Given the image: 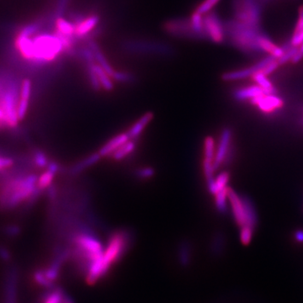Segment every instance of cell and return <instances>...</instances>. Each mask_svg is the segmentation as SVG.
<instances>
[{
	"label": "cell",
	"mask_w": 303,
	"mask_h": 303,
	"mask_svg": "<svg viewBox=\"0 0 303 303\" xmlns=\"http://www.w3.org/2000/svg\"><path fill=\"white\" fill-rule=\"evenodd\" d=\"M95 62H91V63H87V73H88V78H89V84L91 85L93 89L95 91H100L101 88V85L100 84V81L98 78L97 74L95 72Z\"/></svg>",
	"instance_id": "4316f807"
},
{
	"label": "cell",
	"mask_w": 303,
	"mask_h": 303,
	"mask_svg": "<svg viewBox=\"0 0 303 303\" xmlns=\"http://www.w3.org/2000/svg\"><path fill=\"white\" fill-rule=\"evenodd\" d=\"M215 141L212 136H207L204 141V159L214 161L215 158Z\"/></svg>",
	"instance_id": "f546056e"
},
{
	"label": "cell",
	"mask_w": 303,
	"mask_h": 303,
	"mask_svg": "<svg viewBox=\"0 0 303 303\" xmlns=\"http://www.w3.org/2000/svg\"><path fill=\"white\" fill-rule=\"evenodd\" d=\"M297 238L299 241H303V233H298Z\"/></svg>",
	"instance_id": "f907efd6"
},
{
	"label": "cell",
	"mask_w": 303,
	"mask_h": 303,
	"mask_svg": "<svg viewBox=\"0 0 303 303\" xmlns=\"http://www.w3.org/2000/svg\"><path fill=\"white\" fill-rule=\"evenodd\" d=\"M14 164V159H11V158L0 156V171L8 169V168H11Z\"/></svg>",
	"instance_id": "7bdbcfd3"
},
{
	"label": "cell",
	"mask_w": 303,
	"mask_h": 303,
	"mask_svg": "<svg viewBox=\"0 0 303 303\" xmlns=\"http://www.w3.org/2000/svg\"><path fill=\"white\" fill-rule=\"evenodd\" d=\"M31 161L33 164L34 167L36 169H41V170L47 169L48 164L50 163L48 155L44 152L38 150V149H36L32 153Z\"/></svg>",
	"instance_id": "7402d4cb"
},
{
	"label": "cell",
	"mask_w": 303,
	"mask_h": 303,
	"mask_svg": "<svg viewBox=\"0 0 303 303\" xmlns=\"http://www.w3.org/2000/svg\"><path fill=\"white\" fill-rule=\"evenodd\" d=\"M101 158H102V157L100 156L99 152H98V153H92V154L88 156L86 158L82 159L81 161L74 164V165L71 168L70 173H71L72 175H78V174H80L81 172H83V171L87 170V169H89V167H92V166H94L95 164H97L98 162L100 161Z\"/></svg>",
	"instance_id": "e0dca14e"
},
{
	"label": "cell",
	"mask_w": 303,
	"mask_h": 303,
	"mask_svg": "<svg viewBox=\"0 0 303 303\" xmlns=\"http://www.w3.org/2000/svg\"><path fill=\"white\" fill-rule=\"evenodd\" d=\"M47 170H49L51 172L54 173V174H57L60 170V166L56 162L50 161V163L48 164Z\"/></svg>",
	"instance_id": "7dc6e473"
},
{
	"label": "cell",
	"mask_w": 303,
	"mask_h": 303,
	"mask_svg": "<svg viewBox=\"0 0 303 303\" xmlns=\"http://www.w3.org/2000/svg\"><path fill=\"white\" fill-rule=\"evenodd\" d=\"M251 238H252V229L247 226H242L241 231V242L242 244H249Z\"/></svg>",
	"instance_id": "ab89813d"
},
{
	"label": "cell",
	"mask_w": 303,
	"mask_h": 303,
	"mask_svg": "<svg viewBox=\"0 0 303 303\" xmlns=\"http://www.w3.org/2000/svg\"><path fill=\"white\" fill-rule=\"evenodd\" d=\"M61 303H74V302L70 297L66 295V294H64L63 298L61 299Z\"/></svg>",
	"instance_id": "c3c4849f"
},
{
	"label": "cell",
	"mask_w": 303,
	"mask_h": 303,
	"mask_svg": "<svg viewBox=\"0 0 303 303\" xmlns=\"http://www.w3.org/2000/svg\"><path fill=\"white\" fill-rule=\"evenodd\" d=\"M69 0H59L58 3H57L56 10L54 12V15L57 18L59 17H62V14H64V12L66 10L67 8V3H68Z\"/></svg>",
	"instance_id": "60d3db41"
},
{
	"label": "cell",
	"mask_w": 303,
	"mask_h": 303,
	"mask_svg": "<svg viewBox=\"0 0 303 303\" xmlns=\"http://www.w3.org/2000/svg\"><path fill=\"white\" fill-rule=\"evenodd\" d=\"M128 237L124 232H116L109 239L107 247L104 249L101 258V269L103 275L108 272L112 264L118 261L128 247Z\"/></svg>",
	"instance_id": "3957f363"
},
{
	"label": "cell",
	"mask_w": 303,
	"mask_h": 303,
	"mask_svg": "<svg viewBox=\"0 0 303 303\" xmlns=\"http://www.w3.org/2000/svg\"><path fill=\"white\" fill-rule=\"evenodd\" d=\"M95 69L98 78H99V81H100L101 88L105 89L106 91H112L114 89V84L112 82V77L108 75L106 71L100 66H99L98 64L97 65L95 64Z\"/></svg>",
	"instance_id": "ffe728a7"
},
{
	"label": "cell",
	"mask_w": 303,
	"mask_h": 303,
	"mask_svg": "<svg viewBox=\"0 0 303 303\" xmlns=\"http://www.w3.org/2000/svg\"><path fill=\"white\" fill-rule=\"evenodd\" d=\"M279 65L280 64H279L278 61H276V59H275V60L270 62V63L268 64L267 66H265L263 69L260 70L258 72H260V73L265 76L269 75V74L274 72L278 67Z\"/></svg>",
	"instance_id": "b9f144b4"
},
{
	"label": "cell",
	"mask_w": 303,
	"mask_h": 303,
	"mask_svg": "<svg viewBox=\"0 0 303 303\" xmlns=\"http://www.w3.org/2000/svg\"><path fill=\"white\" fill-rule=\"evenodd\" d=\"M204 23H205L206 34L209 38L216 43L223 42L224 39L223 25L217 14L214 13L207 14L204 18Z\"/></svg>",
	"instance_id": "52a82bcc"
},
{
	"label": "cell",
	"mask_w": 303,
	"mask_h": 303,
	"mask_svg": "<svg viewBox=\"0 0 303 303\" xmlns=\"http://www.w3.org/2000/svg\"><path fill=\"white\" fill-rule=\"evenodd\" d=\"M136 148V140L130 139L118 148L111 157L115 161H121L133 153Z\"/></svg>",
	"instance_id": "ac0fdd59"
},
{
	"label": "cell",
	"mask_w": 303,
	"mask_h": 303,
	"mask_svg": "<svg viewBox=\"0 0 303 303\" xmlns=\"http://www.w3.org/2000/svg\"><path fill=\"white\" fill-rule=\"evenodd\" d=\"M179 261L180 264L186 267L190 262V257H191V247L188 242H182L179 247Z\"/></svg>",
	"instance_id": "603a6c76"
},
{
	"label": "cell",
	"mask_w": 303,
	"mask_h": 303,
	"mask_svg": "<svg viewBox=\"0 0 303 303\" xmlns=\"http://www.w3.org/2000/svg\"><path fill=\"white\" fill-rule=\"evenodd\" d=\"M0 121L3 122L6 125V127L8 128L7 124H6L5 116H4V113H3V110L1 109V107H0Z\"/></svg>",
	"instance_id": "681fc988"
},
{
	"label": "cell",
	"mask_w": 303,
	"mask_h": 303,
	"mask_svg": "<svg viewBox=\"0 0 303 303\" xmlns=\"http://www.w3.org/2000/svg\"><path fill=\"white\" fill-rule=\"evenodd\" d=\"M3 233L8 237L18 236L20 233V228L16 225L7 226L3 229Z\"/></svg>",
	"instance_id": "ee69618b"
},
{
	"label": "cell",
	"mask_w": 303,
	"mask_h": 303,
	"mask_svg": "<svg viewBox=\"0 0 303 303\" xmlns=\"http://www.w3.org/2000/svg\"><path fill=\"white\" fill-rule=\"evenodd\" d=\"M202 165H203V172L206 181L209 182V181L214 180L213 175H214L215 170L214 167H213V162L209 160V159H204Z\"/></svg>",
	"instance_id": "8d00e7d4"
},
{
	"label": "cell",
	"mask_w": 303,
	"mask_h": 303,
	"mask_svg": "<svg viewBox=\"0 0 303 303\" xmlns=\"http://www.w3.org/2000/svg\"><path fill=\"white\" fill-rule=\"evenodd\" d=\"M229 181V174L228 172H223L215 180L216 186H217V192L221 189L226 188V185Z\"/></svg>",
	"instance_id": "f35d334b"
},
{
	"label": "cell",
	"mask_w": 303,
	"mask_h": 303,
	"mask_svg": "<svg viewBox=\"0 0 303 303\" xmlns=\"http://www.w3.org/2000/svg\"><path fill=\"white\" fill-rule=\"evenodd\" d=\"M100 22V17L95 14L86 17L83 21H81L75 26V36L78 38H83L88 36Z\"/></svg>",
	"instance_id": "9a60e30c"
},
{
	"label": "cell",
	"mask_w": 303,
	"mask_h": 303,
	"mask_svg": "<svg viewBox=\"0 0 303 303\" xmlns=\"http://www.w3.org/2000/svg\"><path fill=\"white\" fill-rule=\"evenodd\" d=\"M303 59V43L301 45V48H298V53H296L295 56L293 57L292 61L293 63H298Z\"/></svg>",
	"instance_id": "bcb514c9"
},
{
	"label": "cell",
	"mask_w": 303,
	"mask_h": 303,
	"mask_svg": "<svg viewBox=\"0 0 303 303\" xmlns=\"http://www.w3.org/2000/svg\"><path fill=\"white\" fill-rule=\"evenodd\" d=\"M56 176V174L47 170L46 172L42 173V175L37 179L36 187L41 189L42 191L48 189L53 184V180Z\"/></svg>",
	"instance_id": "cb8c5ba5"
},
{
	"label": "cell",
	"mask_w": 303,
	"mask_h": 303,
	"mask_svg": "<svg viewBox=\"0 0 303 303\" xmlns=\"http://www.w3.org/2000/svg\"><path fill=\"white\" fill-rule=\"evenodd\" d=\"M33 39V59L31 63L42 66L55 61L64 52L61 40L55 34H36Z\"/></svg>",
	"instance_id": "6da1fadb"
},
{
	"label": "cell",
	"mask_w": 303,
	"mask_h": 303,
	"mask_svg": "<svg viewBox=\"0 0 303 303\" xmlns=\"http://www.w3.org/2000/svg\"><path fill=\"white\" fill-rule=\"evenodd\" d=\"M129 140H130V138H129L126 132L118 134L106 142V144L100 148L99 153L102 158L103 157H108V156L111 157L118 148L121 147L125 142H128Z\"/></svg>",
	"instance_id": "4fadbf2b"
},
{
	"label": "cell",
	"mask_w": 303,
	"mask_h": 303,
	"mask_svg": "<svg viewBox=\"0 0 303 303\" xmlns=\"http://www.w3.org/2000/svg\"><path fill=\"white\" fill-rule=\"evenodd\" d=\"M72 242L75 245V255L86 262V272L89 265L103 255L105 248L102 243L96 237L88 233H79L73 236Z\"/></svg>",
	"instance_id": "7a4b0ae2"
},
{
	"label": "cell",
	"mask_w": 303,
	"mask_h": 303,
	"mask_svg": "<svg viewBox=\"0 0 303 303\" xmlns=\"http://www.w3.org/2000/svg\"><path fill=\"white\" fill-rule=\"evenodd\" d=\"M18 271L12 267L7 272L4 282V303H16Z\"/></svg>",
	"instance_id": "9c48e42d"
},
{
	"label": "cell",
	"mask_w": 303,
	"mask_h": 303,
	"mask_svg": "<svg viewBox=\"0 0 303 303\" xmlns=\"http://www.w3.org/2000/svg\"><path fill=\"white\" fill-rule=\"evenodd\" d=\"M230 141H231V131L229 129H225L223 131L218 149L215 154L214 161H213V167L215 170H217L220 167V165L225 160L226 156L228 153Z\"/></svg>",
	"instance_id": "30bf717a"
},
{
	"label": "cell",
	"mask_w": 303,
	"mask_h": 303,
	"mask_svg": "<svg viewBox=\"0 0 303 303\" xmlns=\"http://www.w3.org/2000/svg\"><path fill=\"white\" fill-rule=\"evenodd\" d=\"M153 118H154V113L152 112H146L144 115H142L126 132L129 138L131 140L137 139L144 131L146 127L153 120Z\"/></svg>",
	"instance_id": "7c38bea8"
},
{
	"label": "cell",
	"mask_w": 303,
	"mask_h": 303,
	"mask_svg": "<svg viewBox=\"0 0 303 303\" xmlns=\"http://www.w3.org/2000/svg\"><path fill=\"white\" fill-rule=\"evenodd\" d=\"M0 259L4 262H8L11 259V253L2 245H0Z\"/></svg>",
	"instance_id": "f6af8a7d"
},
{
	"label": "cell",
	"mask_w": 303,
	"mask_h": 303,
	"mask_svg": "<svg viewBox=\"0 0 303 303\" xmlns=\"http://www.w3.org/2000/svg\"><path fill=\"white\" fill-rule=\"evenodd\" d=\"M215 195H216V206L218 211L221 212H225L227 208L226 199L228 197V187L221 189Z\"/></svg>",
	"instance_id": "d6a6232c"
},
{
	"label": "cell",
	"mask_w": 303,
	"mask_h": 303,
	"mask_svg": "<svg viewBox=\"0 0 303 303\" xmlns=\"http://www.w3.org/2000/svg\"><path fill=\"white\" fill-rule=\"evenodd\" d=\"M34 280L36 283L39 284L41 287L48 288V290L53 289L54 287L53 281L48 280V277L45 275L44 270H36V271H35Z\"/></svg>",
	"instance_id": "1f68e13d"
},
{
	"label": "cell",
	"mask_w": 303,
	"mask_h": 303,
	"mask_svg": "<svg viewBox=\"0 0 303 303\" xmlns=\"http://www.w3.org/2000/svg\"><path fill=\"white\" fill-rule=\"evenodd\" d=\"M112 78L122 84H131L136 81V77L133 73L124 71H116V70L112 74Z\"/></svg>",
	"instance_id": "f1b7e54d"
},
{
	"label": "cell",
	"mask_w": 303,
	"mask_h": 303,
	"mask_svg": "<svg viewBox=\"0 0 303 303\" xmlns=\"http://www.w3.org/2000/svg\"><path fill=\"white\" fill-rule=\"evenodd\" d=\"M88 47L91 49L92 52L94 53L95 61H97L98 65L102 67V68L106 71V73H107L108 75L112 77V74H113L115 72L114 68L112 67L111 64L109 63L108 60L106 59L103 53L100 50V47L98 46L97 43L91 40V41H89V42H88Z\"/></svg>",
	"instance_id": "2e32d148"
},
{
	"label": "cell",
	"mask_w": 303,
	"mask_h": 303,
	"mask_svg": "<svg viewBox=\"0 0 303 303\" xmlns=\"http://www.w3.org/2000/svg\"><path fill=\"white\" fill-rule=\"evenodd\" d=\"M126 53L140 55H159L169 57L175 53L172 46L168 43L148 40H128L122 43Z\"/></svg>",
	"instance_id": "277c9868"
},
{
	"label": "cell",
	"mask_w": 303,
	"mask_h": 303,
	"mask_svg": "<svg viewBox=\"0 0 303 303\" xmlns=\"http://www.w3.org/2000/svg\"><path fill=\"white\" fill-rule=\"evenodd\" d=\"M64 292L59 288L50 289V292L44 297V303H61Z\"/></svg>",
	"instance_id": "4dcf8cb0"
},
{
	"label": "cell",
	"mask_w": 303,
	"mask_h": 303,
	"mask_svg": "<svg viewBox=\"0 0 303 303\" xmlns=\"http://www.w3.org/2000/svg\"><path fill=\"white\" fill-rule=\"evenodd\" d=\"M155 170L152 167H142L135 171V176L140 181H148L155 176Z\"/></svg>",
	"instance_id": "e575fe53"
},
{
	"label": "cell",
	"mask_w": 303,
	"mask_h": 303,
	"mask_svg": "<svg viewBox=\"0 0 303 303\" xmlns=\"http://www.w3.org/2000/svg\"><path fill=\"white\" fill-rule=\"evenodd\" d=\"M298 47H293L292 46L291 49L287 51V53H284L283 55L279 58L278 60H277L279 64L282 65V64L287 63V61H289L290 60H292L293 57L295 56L296 53H298Z\"/></svg>",
	"instance_id": "74e56055"
},
{
	"label": "cell",
	"mask_w": 303,
	"mask_h": 303,
	"mask_svg": "<svg viewBox=\"0 0 303 303\" xmlns=\"http://www.w3.org/2000/svg\"><path fill=\"white\" fill-rule=\"evenodd\" d=\"M219 1L220 0H205L202 3H200V5L198 6L195 11L200 14H206L209 11H211L212 8L215 5H217Z\"/></svg>",
	"instance_id": "d590c367"
},
{
	"label": "cell",
	"mask_w": 303,
	"mask_h": 303,
	"mask_svg": "<svg viewBox=\"0 0 303 303\" xmlns=\"http://www.w3.org/2000/svg\"><path fill=\"white\" fill-rule=\"evenodd\" d=\"M303 43V5L299 8V17L295 31L292 38L293 47H299Z\"/></svg>",
	"instance_id": "44dd1931"
},
{
	"label": "cell",
	"mask_w": 303,
	"mask_h": 303,
	"mask_svg": "<svg viewBox=\"0 0 303 303\" xmlns=\"http://www.w3.org/2000/svg\"><path fill=\"white\" fill-rule=\"evenodd\" d=\"M228 198L231 202L233 212L237 223L240 226H244L246 223L245 220L244 207L242 200H240L239 195H237L234 189L228 187Z\"/></svg>",
	"instance_id": "8fae6325"
},
{
	"label": "cell",
	"mask_w": 303,
	"mask_h": 303,
	"mask_svg": "<svg viewBox=\"0 0 303 303\" xmlns=\"http://www.w3.org/2000/svg\"><path fill=\"white\" fill-rule=\"evenodd\" d=\"M274 60H275V57H268V58L264 59V60H262L255 65H253V67H248L246 69L225 72L222 75V78L224 81H234L248 78L249 76L253 75V74H255L256 72H259L260 70L263 69L265 66H267L268 64L274 61Z\"/></svg>",
	"instance_id": "8992f818"
},
{
	"label": "cell",
	"mask_w": 303,
	"mask_h": 303,
	"mask_svg": "<svg viewBox=\"0 0 303 303\" xmlns=\"http://www.w3.org/2000/svg\"><path fill=\"white\" fill-rule=\"evenodd\" d=\"M253 104H258L259 108L264 112H272L275 108H280L283 106V102L279 98L274 95H259L253 99Z\"/></svg>",
	"instance_id": "5bb4252c"
},
{
	"label": "cell",
	"mask_w": 303,
	"mask_h": 303,
	"mask_svg": "<svg viewBox=\"0 0 303 303\" xmlns=\"http://www.w3.org/2000/svg\"><path fill=\"white\" fill-rule=\"evenodd\" d=\"M242 204L244 207L245 220H246L244 226L249 227L253 230V227L255 225V216L253 208L247 201H244V203Z\"/></svg>",
	"instance_id": "836d02e7"
},
{
	"label": "cell",
	"mask_w": 303,
	"mask_h": 303,
	"mask_svg": "<svg viewBox=\"0 0 303 303\" xmlns=\"http://www.w3.org/2000/svg\"><path fill=\"white\" fill-rule=\"evenodd\" d=\"M163 30L168 35L176 38L200 40V36L192 27L190 19L188 18H176L167 20L163 25Z\"/></svg>",
	"instance_id": "5b68a950"
},
{
	"label": "cell",
	"mask_w": 303,
	"mask_h": 303,
	"mask_svg": "<svg viewBox=\"0 0 303 303\" xmlns=\"http://www.w3.org/2000/svg\"><path fill=\"white\" fill-rule=\"evenodd\" d=\"M253 78L258 82L260 87L264 89V95H271L275 93V90L270 84V81L268 80L264 74H262L260 72H256L255 74H253Z\"/></svg>",
	"instance_id": "83f0119b"
},
{
	"label": "cell",
	"mask_w": 303,
	"mask_h": 303,
	"mask_svg": "<svg viewBox=\"0 0 303 303\" xmlns=\"http://www.w3.org/2000/svg\"><path fill=\"white\" fill-rule=\"evenodd\" d=\"M32 84L29 78H25L21 82L20 85V99L17 107V115L19 121H22L26 116L31 99Z\"/></svg>",
	"instance_id": "ba28073f"
},
{
	"label": "cell",
	"mask_w": 303,
	"mask_h": 303,
	"mask_svg": "<svg viewBox=\"0 0 303 303\" xmlns=\"http://www.w3.org/2000/svg\"><path fill=\"white\" fill-rule=\"evenodd\" d=\"M55 25H56L55 32L57 33L61 34L63 36H75V25L72 22L65 20L62 17L57 18Z\"/></svg>",
	"instance_id": "d6986e66"
},
{
	"label": "cell",
	"mask_w": 303,
	"mask_h": 303,
	"mask_svg": "<svg viewBox=\"0 0 303 303\" xmlns=\"http://www.w3.org/2000/svg\"><path fill=\"white\" fill-rule=\"evenodd\" d=\"M262 95H264V89L261 87L253 86L237 92L235 96L238 99H246V98L257 97Z\"/></svg>",
	"instance_id": "484cf974"
},
{
	"label": "cell",
	"mask_w": 303,
	"mask_h": 303,
	"mask_svg": "<svg viewBox=\"0 0 303 303\" xmlns=\"http://www.w3.org/2000/svg\"><path fill=\"white\" fill-rule=\"evenodd\" d=\"M259 44L260 45L264 50L266 51L268 53L271 54V56L275 57V59H279L280 57L282 56L284 54V51L281 48H279L277 46H275L274 43L270 42L269 40L265 38H260L259 40Z\"/></svg>",
	"instance_id": "d4e9b609"
}]
</instances>
